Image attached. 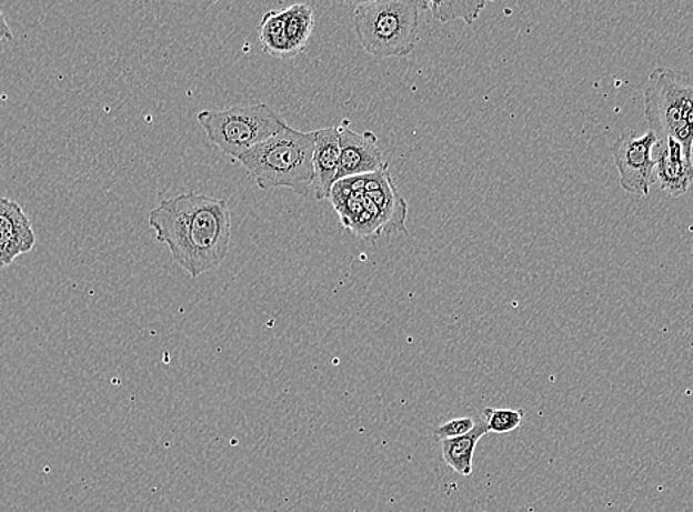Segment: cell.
Returning a JSON list of instances; mask_svg holds the SVG:
<instances>
[{"instance_id": "6da1fadb", "label": "cell", "mask_w": 693, "mask_h": 512, "mask_svg": "<svg viewBox=\"0 0 693 512\" xmlns=\"http://www.w3.org/2000/svg\"><path fill=\"white\" fill-rule=\"evenodd\" d=\"M157 241L169 247L175 263L198 278L227 259L231 245V211L227 201L213 197L180 194L161 201L150 213Z\"/></svg>"}, {"instance_id": "7a4b0ae2", "label": "cell", "mask_w": 693, "mask_h": 512, "mask_svg": "<svg viewBox=\"0 0 693 512\" xmlns=\"http://www.w3.org/2000/svg\"><path fill=\"white\" fill-rule=\"evenodd\" d=\"M314 142L317 133L287 126L238 161L260 190L290 188L295 194L309 197L314 181Z\"/></svg>"}, {"instance_id": "3957f363", "label": "cell", "mask_w": 693, "mask_h": 512, "mask_svg": "<svg viewBox=\"0 0 693 512\" xmlns=\"http://www.w3.org/2000/svg\"><path fill=\"white\" fill-rule=\"evenodd\" d=\"M429 2L421 0H373L355 4L353 29L363 51L382 58L406 57L415 51L421 13Z\"/></svg>"}, {"instance_id": "277c9868", "label": "cell", "mask_w": 693, "mask_h": 512, "mask_svg": "<svg viewBox=\"0 0 693 512\" xmlns=\"http://www.w3.org/2000/svg\"><path fill=\"white\" fill-rule=\"evenodd\" d=\"M645 117L659 142L672 138L693 161V78L667 67L651 71L643 91Z\"/></svg>"}, {"instance_id": "5b68a950", "label": "cell", "mask_w": 693, "mask_h": 512, "mask_svg": "<svg viewBox=\"0 0 693 512\" xmlns=\"http://www.w3.org/2000/svg\"><path fill=\"white\" fill-rule=\"evenodd\" d=\"M197 119L209 141L235 161L288 126L282 116L265 103L201 111Z\"/></svg>"}, {"instance_id": "8992f818", "label": "cell", "mask_w": 693, "mask_h": 512, "mask_svg": "<svg viewBox=\"0 0 693 512\" xmlns=\"http://www.w3.org/2000/svg\"><path fill=\"white\" fill-rule=\"evenodd\" d=\"M659 139L647 132L637 137L632 130L621 133L612 145V157L619 170L620 185L630 195L643 199L650 195L654 182L655 159L652 155Z\"/></svg>"}, {"instance_id": "52a82bcc", "label": "cell", "mask_w": 693, "mask_h": 512, "mask_svg": "<svg viewBox=\"0 0 693 512\" xmlns=\"http://www.w3.org/2000/svg\"><path fill=\"white\" fill-rule=\"evenodd\" d=\"M340 170L337 182L343 179L366 177L386 168L378 137L371 130L358 133L350 129L349 121L339 126Z\"/></svg>"}, {"instance_id": "ba28073f", "label": "cell", "mask_w": 693, "mask_h": 512, "mask_svg": "<svg viewBox=\"0 0 693 512\" xmlns=\"http://www.w3.org/2000/svg\"><path fill=\"white\" fill-rule=\"evenodd\" d=\"M36 233L22 207L0 197V269L34 249Z\"/></svg>"}, {"instance_id": "9c48e42d", "label": "cell", "mask_w": 693, "mask_h": 512, "mask_svg": "<svg viewBox=\"0 0 693 512\" xmlns=\"http://www.w3.org/2000/svg\"><path fill=\"white\" fill-rule=\"evenodd\" d=\"M654 182L665 194L679 199L693 183V161L686 160L681 143L669 138L655 147Z\"/></svg>"}, {"instance_id": "30bf717a", "label": "cell", "mask_w": 693, "mask_h": 512, "mask_svg": "<svg viewBox=\"0 0 693 512\" xmlns=\"http://www.w3.org/2000/svg\"><path fill=\"white\" fill-rule=\"evenodd\" d=\"M314 133H317V142H314L312 191L318 201L330 200L331 190L340 170L339 129H319Z\"/></svg>"}, {"instance_id": "8fae6325", "label": "cell", "mask_w": 693, "mask_h": 512, "mask_svg": "<svg viewBox=\"0 0 693 512\" xmlns=\"http://www.w3.org/2000/svg\"><path fill=\"white\" fill-rule=\"evenodd\" d=\"M488 433L485 424H476L474 430L461 435V438L443 440L441 442V455H443L445 465L462 478H470L472 466H474L476 444Z\"/></svg>"}, {"instance_id": "7c38bea8", "label": "cell", "mask_w": 693, "mask_h": 512, "mask_svg": "<svg viewBox=\"0 0 693 512\" xmlns=\"http://www.w3.org/2000/svg\"><path fill=\"white\" fill-rule=\"evenodd\" d=\"M259 39L263 51L269 56L282 58V60L297 57L287 36L285 9L269 11L261 18Z\"/></svg>"}, {"instance_id": "4fadbf2b", "label": "cell", "mask_w": 693, "mask_h": 512, "mask_svg": "<svg viewBox=\"0 0 693 512\" xmlns=\"http://www.w3.org/2000/svg\"><path fill=\"white\" fill-rule=\"evenodd\" d=\"M287 36L295 56L304 51L314 29L313 9L305 3L292 4L285 9Z\"/></svg>"}, {"instance_id": "5bb4252c", "label": "cell", "mask_w": 693, "mask_h": 512, "mask_svg": "<svg viewBox=\"0 0 693 512\" xmlns=\"http://www.w3.org/2000/svg\"><path fill=\"white\" fill-rule=\"evenodd\" d=\"M485 0H470V2H429V9L433 12L434 20L449 22L462 20L472 24L485 8Z\"/></svg>"}, {"instance_id": "9a60e30c", "label": "cell", "mask_w": 693, "mask_h": 512, "mask_svg": "<svg viewBox=\"0 0 693 512\" xmlns=\"http://www.w3.org/2000/svg\"><path fill=\"white\" fill-rule=\"evenodd\" d=\"M485 418V426L489 433L508 434L520 429L524 421L525 412L522 410H494V408H485L483 411Z\"/></svg>"}, {"instance_id": "2e32d148", "label": "cell", "mask_w": 693, "mask_h": 512, "mask_svg": "<svg viewBox=\"0 0 693 512\" xmlns=\"http://www.w3.org/2000/svg\"><path fill=\"white\" fill-rule=\"evenodd\" d=\"M475 425L474 418H454V420L444 422V424L436 425L434 438L441 440V442H443V440L461 438V435H465L474 430Z\"/></svg>"}, {"instance_id": "e0dca14e", "label": "cell", "mask_w": 693, "mask_h": 512, "mask_svg": "<svg viewBox=\"0 0 693 512\" xmlns=\"http://www.w3.org/2000/svg\"><path fill=\"white\" fill-rule=\"evenodd\" d=\"M12 39H13L12 30L9 29L7 18H4L3 12L0 11V42H3V40H12Z\"/></svg>"}]
</instances>
